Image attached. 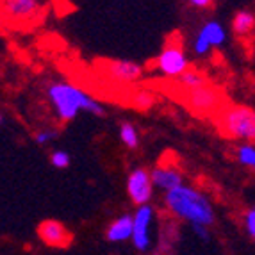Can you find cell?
<instances>
[{
    "mask_svg": "<svg viewBox=\"0 0 255 255\" xmlns=\"http://www.w3.org/2000/svg\"><path fill=\"white\" fill-rule=\"evenodd\" d=\"M55 136H57L55 128H41V130H38L34 134V141L38 145H47L52 139H55Z\"/></svg>",
    "mask_w": 255,
    "mask_h": 255,
    "instance_id": "ffe728a7",
    "label": "cell"
},
{
    "mask_svg": "<svg viewBox=\"0 0 255 255\" xmlns=\"http://www.w3.org/2000/svg\"><path fill=\"white\" fill-rule=\"evenodd\" d=\"M153 100H155L153 95L145 90L137 91V93H134V97H132V104L136 107H139V109H148V107H152Z\"/></svg>",
    "mask_w": 255,
    "mask_h": 255,
    "instance_id": "ac0fdd59",
    "label": "cell"
},
{
    "mask_svg": "<svg viewBox=\"0 0 255 255\" xmlns=\"http://www.w3.org/2000/svg\"><path fill=\"white\" fill-rule=\"evenodd\" d=\"M255 27V14L250 11H239L232 20V29L238 36L250 34Z\"/></svg>",
    "mask_w": 255,
    "mask_h": 255,
    "instance_id": "5bb4252c",
    "label": "cell"
},
{
    "mask_svg": "<svg viewBox=\"0 0 255 255\" xmlns=\"http://www.w3.org/2000/svg\"><path fill=\"white\" fill-rule=\"evenodd\" d=\"M47 97L61 122H70V120L77 118L81 111L95 116L104 115L102 104L95 100L88 91L81 90L70 82L61 81L50 84L47 90Z\"/></svg>",
    "mask_w": 255,
    "mask_h": 255,
    "instance_id": "7a4b0ae2",
    "label": "cell"
},
{
    "mask_svg": "<svg viewBox=\"0 0 255 255\" xmlns=\"http://www.w3.org/2000/svg\"><path fill=\"white\" fill-rule=\"evenodd\" d=\"M179 84L182 88H186L187 91H193V90H198L202 86H205V77L202 75L200 72H196V70H187L186 73L179 77Z\"/></svg>",
    "mask_w": 255,
    "mask_h": 255,
    "instance_id": "9a60e30c",
    "label": "cell"
},
{
    "mask_svg": "<svg viewBox=\"0 0 255 255\" xmlns=\"http://www.w3.org/2000/svg\"><path fill=\"white\" fill-rule=\"evenodd\" d=\"M2 122H4V118H2V113H0V125H2Z\"/></svg>",
    "mask_w": 255,
    "mask_h": 255,
    "instance_id": "d4e9b609",
    "label": "cell"
},
{
    "mask_svg": "<svg viewBox=\"0 0 255 255\" xmlns=\"http://www.w3.org/2000/svg\"><path fill=\"white\" fill-rule=\"evenodd\" d=\"M186 102L198 115H213L221 107L223 97H221L218 88L205 84L202 88H198V90L187 91Z\"/></svg>",
    "mask_w": 255,
    "mask_h": 255,
    "instance_id": "52a82bcc",
    "label": "cell"
},
{
    "mask_svg": "<svg viewBox=\"0 0 255 255\" xmlns=\"http://www.w3.org/2000/svg\"><path fill=\"white\" fill-rule=\"evenodd\" d=\"M132 230H134V220L130 214H122L116 220L111 221V225L107 227V241L111 243H124L132 239Z\"/></svg>",
    "mask_w": 255,
    "mask_h": 255,
    "instance_id": "7c38bea8",
    "label": "cell"
},
{
    "mask_svg": "<svg viewBox=\"0 0 255 255\" xmlns=\"http://www.w3.org/2000/svg\"><path fill=\"white\" fill-rule=\"evenodd\" d=\"M193 229V232H195L196 236H200L204 241H207L209 239V230H207V227H202V225H193L191 227Z\"/></svg>",
    "mask_w": 255,
    "mask_h": 255,
    "instance_id": "603a6c76",
    "label": "cell"
},
{
    "mask_svg": "<svg viewBox=\"0 0 255 255\" xmlns=\"http://www.w3.org/2000/svg\"><path fill=\"white\" fill-rule=\"evenodd\" d=\"M150 177H152V184L155 189H161V191L168 193L175 187L182 186V175L179 170H175L171 166H157L150 171Z\"/></svg>",
    "mask_w": 255,
    "mask_h": 255,
    "instance_id": "8fae6325",
    "label": "cell"
},
{
    "mask_svg": "<svg viewBox=\"0 0 255 255\" xmlns=\"http://www.w3.org/2000/svg\"><path fill=\"white\" fill-rule=\"evenodd\" d=\"M50 162L54 168L63 170V168H66V166L70 164V153L64 152V150H54V152L50 153Z\"/></svg>",
    "mask_w": 255,
    "mask_h": 255,
    "instance_id": "d6986e66",
    "label": "cell"
},
{
    "mask_svg": "<svg viewBox=\"0 0 255 255\" xmlns=\"http://www.w3.org/2000/svg\"><path fill=\"white\" fill-rule=\"evenodd\" d=\"M193 50H195L196 55H205L209 50H211V47H209V43L205 41L204 38H200V36H196L195 38V43H193Z\"/></svg>",
    "mask_w": 255,
    "mask_h": 255,
    "instance_id": "7402d4cb",
    "label": "cell"
},
{
    "mask_svg": "<svg viewBox=\"0 0 255 255\" xmlns=\"http://www.w3.org/2000/svg\"><path fill=\"white\" fill-rule=\"evenodd\" d=\"M38 236L45 245L54 248L68 247L70 241H72V236H70L68 229L61 221H55V220L41 221L38 227Z\"/></svg>",
    "mask_w": 255,
    "mask_h": 255,
    "instance_id": "9c48e42d",
    "label": "cell"
},
{
    "mask_svg": "<svg viewBox=\"0 0 255 255\" xmlns=\"http://www.w3.org/2000/svg\"><path fill=\"white\" fill-rule=\"evenodd\" d=\"M155 218V211L152 205H141L134 213L132 220H134V230H132V245L139 252H148L152 248V223Z\"/></svg>",
    "mask_w": 255,
    "mask_h": 255,
    "instance_id": "277c9868",
    "label": "cell"
},
{
    "mask_svg": "<svg viewBox=\"0 0 255 255\" xmlns=\"http://www.w3.org/2000/svg\"><path fill=\"white\" fill-rule=\"evenodd\" d=\"M245 229H247L248 236L255 239V207H252L245 216Z\"/></svg>",
    "mask_w": 255,
    "mask_h": 255,
    "instance_id": "44dd1931",
    "label": "cell"
},
{
    "mask_svg": "<svg viewBox=\"0 0 255 255\" xmlns=\"http://www.w3.org/2000/svg\"><path fill=\"white\" fill-rule=\"evenodd\" d=\"M127 193L130 200L141 207V205H150L153 196V184L150 171L146 168H134L127 177Z\"/></svg>",
    "mask_w": 255,
    "mask_h": 255,
    "instance_id": "8992f818",
    "label": "cell"
},
{
    "mask_svg": "<svg viewBox=\"0 0 255 255\" xmlns=\"http://www.w3.org/2000/svg\"><path fill=\"white\" fill-rule=\"evenodd\" d=\"M102 70L111 81L120 82V84L136 82L143 75L141 64L134 63V61H109V63L104 64Z\"/></svg>",
    "mask_w": 255,
    "mask_h": 255,
    "instance_id": "ba28073f",
    "label": "cell"
},
{
    "mask_svg": "<svg viewBox=\"0 0 255 255\" xmlns=\"http://www.w3.org/2000/svg\"><path fill=\"white\" fill-rule=\"evenodd\" d=\"M238 161L255 171V145H241L236 152Z\"/></svg>",
    "mask_w": 255,
    "mask_h": 255,
    "instance_id": "e0dca14e",
    "label": "cell"
},
{
    "mask_svg": "<svg viewBox=\"0 0 255 255\" xmlns=\"http://www.w3.org/2000/svg\"><path fill=\"white\" fill-rule=\"evenodd\" d=\"M166 209L182 221H189L193 225L207 227L214 223V209L209 202V198L191 186L175 187L164 195Z\"/></svg>",
    "mask_w": 255,
    "mask_h": 255,
    "instance_id": "6da1fadb",
    "label": "cell"
},
{
    "mask_svg": "<svg viewBox=\"0 0 255 255\" xmlns=\"http://www.w3.org/2000/svg\"><path fill=\"white\" fill-rule=\"evenodd\" d=\"M39 2L36 0H9L2 4V13L9 20L29 21L39 14Z\"/></svg>",
    "mask_w": 255,
    "mask_h": 255,
    "instance_id": "30bf717a",
    "label": "cell"
},
{
    "mask_svg": "<svg viewBox=\"0 0 255 255\" xmlns=\"http://www.w3.org/2000/svg\"><path fill=\"white\" fill-rule=\"evenodd\" d=\"M189 4L193 5V7H209V5H213V2H211V0H191V2H189Z\"/></svg>",
    "mask_w": 255,
    "mask_h": 255,
    "instance_id": "cb8c5ba5",
    "label": "cell"
},
{
    "mask_svg": "<svg viewBox=\"0 0 255 255\" xmlns=\"http://www.w3.org/2000/svg\"><path fill=\"white\" fill-rule=\"evenodd\" d=\"M155 66L166 77H180L182 73H186L189 70L187 68L189 61H187V55L184 54V50L179 45L168 43L161 50V54H159Z\"/></svg>",
    "mask_w": 255,
    "mask_h": 255,
    "instance_id": "5b68a950",
    "label": "cell"
},
{
    "mask_svg": "<svg viewBox=\"0 0 255 255\" xmlns=\"http://www.w3.org/2000/svg\"><path fill=\"white\" fill-rule=\"evenodd\" d=\"M120 139L130 150L137 148V145H139V134H137L136 127L132 124H128V122L120 125Z\"/></svg>",
    "mask_w": 255,
    "mask_h": 255,
    "instance_id": "2e32d148",
    "label": "cell"
},
{
    "mask_svg": "<svg viewBox=\"0 0 255 255\" xmlns=\"http://www.w3.org/2000/svg\"><path fill=\"white\" fill-rule=\"evenodd\" d=\"M220 127L229 137L255 141V111L247 106H232L223 109Z\"/></svg>",
    "mask_w": 255,
    "mask_h": 255,
    "instance_id": "3957f363",
    "label": "cell"
},
{
    "mask_svg": "<svg viewBox=\"0 0 255 255\" xmlns=\"http://www.w3.org/2000/svg\"><path fill=\"white\" fill-rule=\"evenodd\" d=\"M198 36L200 38H204L205 41L209 43V47H220V45H223L227 39V32L225 29H223V25H221L220 21L216 20H209L204 23V27L200 29V32H198Z\"/></svg>",
    "mask_w": 255,
    "mask_h": 255,
    "instance_id": "4fadbf2b",
    "label": "cell"
}]
</instances>
